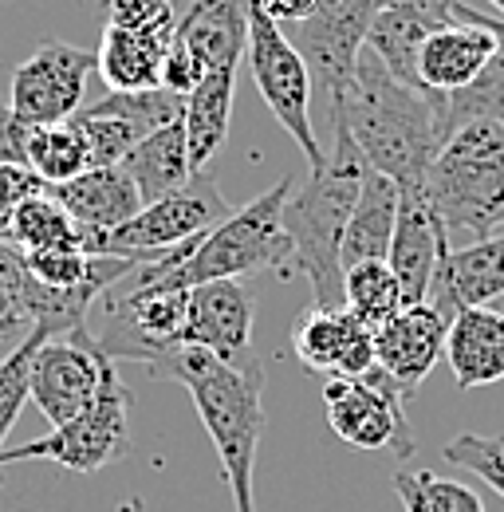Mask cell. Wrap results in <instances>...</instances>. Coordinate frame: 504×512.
<instances>
[{"label": "cell", "mask_w": 504, "mask_h": 512, "mask_svg": "<svg viewBox=\"0 0 504 512\" xmlns=\"http://www.w3.org/2000/svg\"><path fill=\"white\" fill-rule=\"evenodd\" d=\"M343 115L363 162L394 186H422L426 170L449 138L445 95L394 79L371 48H363L347 91L331 103Z\"/></svg>", "instance_id": "obj_1"}, {"label": "cell", "mask_w": 504, "mask_h": 512, "mask_svg": "<svg viewBox=\"0 0 504 512\" xmlns=\"http://www.w3.org/2000/svg\"><path fill=\"white\" fill-rule=\"evenodd\" d=\"M158 379H174L189 390L197 418L221 457V477L233 493V509L256 512V449L264 434V367L249 355L225 363L201 347H178Z\"/></svg>", "instance_id": "obj_2"}, {"label": "cell", "mask_w": 504, "mask_h": 512, "mask_svg": "<svg viewBox=\"0 0 504 512\" xmlns=\"http://www.w3.org/2000/svg\"><path fill=\"white\" fill-rule=\"evenodd\" d=\"M331 127H335V142L323 170H312V178L304 186H292L284 201V229L292 237V272L308 276L312 308H343L339 245L359 205L363 178L371 170L339 111H331Z\"/></svg>", "instance_id": "obj_3"}, {"label": "cell", "mask_w": 504, "mask_h": 512, "mask_svg": "<svg viewBox=\"0 0 504 512\" xmlns=\"http://www.w3.org/2000/svg\"><path fill=\"white\" fill-rule=\"evenodd\" d=\"M292 178L276 182L268 193L252 197L237 213H229L205 237L186 241L178 249L150 260L146 272L166 288H197L209 280H245L252 272L292 276V237L284 229V201L292 193Z\"/></svg>", "instance_id": "obj_4"}, {"label": "cell", "mask_w": 504, "mask_h": 512, "mask_svg": "<svg viewBox=\"0 0 504 512\" xmlns=\"http://www.w3.org/2000/svg\"><path fill=\"white\" fill-rule=\"evenodd\" d=\"M422 190L449 233H501L504 225V127L473 119L434 154Z\"/></svg>", "instance_id": "obj_5"}, {"label": "cell", "mask_w": 504, "mask_h": 512, "mask_svg": "<svg viewBox=\"0 0 504 512\" xmlns=\"http://www.w3.org/2000/svg\"><path fill=\"white\" fill-rule=\"evenodd\" d=\"M229 217V205L209 170L193 174L182 190L142 205L126 225L95 237V256H123L134 264L162 260L170 249L205 237Z\"/></svg>", "instance_id": "obj_6"}, {"label": "cell", "mask_w": 504, "mask_h": 512, "mask_svg": "<svg viewBox=\"0 0 504 512\" xmlns=\"http://www.w3.org/2000/svg\"><path fill=\"white\" fill-rule=\"evenodd\" d=\"M130 453V390L119 379V367L107 371L99 398L71 422L52 426L44 438L16 449H0V469L20 461H52L71 473H99Z\"/></svg>", "instance_id": "obj_7"}, {"label": "cell", "mask_w": 504, "mask_h": 512, "mask_svg": "<svg viewBox=\"0 0 504 512\" xmlns=\"http://www.w3.org/2000/svg\"><path fill=\"white\" fill-rule=\"evenodd\" d=\"M249 71L252 83L264 99V107L276 115V123L292 134V142L300 146V154L308 158L312 170H323L327 154L323 142L312 127V71L304 64V56L292 48V40L284 36L280 24H272L260 8L249 4Z\"/></svg>", "instance_id": "obj_8"}, {"label": "cell", "mask_w": 504, "mask_h": 512, "mask_svg": "<svg viewBox=\"0 0 504 512\" xmlns=\"http://www.w3.org/2000/svg\"><path fill=\"white\" fill-rule=\"evenodd\" d=\"M410 390L371 367L363 379H327L323 386V414L331 430L351 449H390L398 457L414 453L410 418H406Z\"/></svg>", "instance_id": "obj_9"}, {"label": "cell", "mask_w": 504, "mask_h": 512, "mask_svg": "<svg viewBox=\"0 0 504 512\" xmlns=\"http://www.w3.org/2000/svg\"><path fill=\"white\" fill-rule=\"evenodd\" d=\"M111 367L115 363L99 351L87 327L67 331V335H48L32 355L28 398L40 406L48 426H63L99 398Z\"/></svg>", "instance_id": "obj_10"}, {"label": "cell", "mask_w": 504, "mask_h": 512, "mask_svg": "<svg viewBox=\"0 0 504 512\" xmlns=\"http://www.w3.org/2000/svg\"><path fill=\"white\" fill-rule=\"evenodd\" d=\"M382 4L386 0H315L308 20L284 28V36L312 71V83L327 91L331 103L347 91Z\"/></svg>", "instance_id": "obj_11"}, {"label": "cell", "mask_w": 504, "mask_h": 512, "mask_svg": "<svg viewBox=\"0 0 504 512\" xmlns=\"http://www.w3.org/2000/svg\"><path fill=\"white\" fill-rule=\"evenodd\" d=\"M91 71H95V52L75 48L67 40H44L12 71L8 107L24 127L67 123L83 107Z\"/></svg>", "instance_id": "obj_12"}, {"label": "cell", "mask_w": 504, "mask_h": 512, "mask_svg": "<svg viewBox=\"0 0 504 512\" xmlns=\"http://www.w3.org/2000/svg\"><path fill=\"white\" fill-rule=\"evenodd\" d=\"M182 107H186V99L166 91V87L107 91L99 103L79 107L71 115V123L83 134L87 158H91V170H95V166H119L146 134L182 119Z\"/></svg>", "instance_id": "obj_13"}, {"label": "cell", "mask_w": 504, "mask_h": 512, "mask_svg": "<svg viewBox=\"0 0 504 512\" xmlns=\"http://www.w3.org/2000/svg\"><path fill=\"white\" fill-rule=\"evenodd\" d=\"M256 304L241 280H209L189 288V312L182 347H201L225 363H241L252 351Z\"/></svg>", "instance_id": "obj_14"}, {"label": "cell", "mask_w": 504, "mask_h": 512, "mask_svg": "<svg viewBox=\"0 0 504 512\" xmlns=\"http://www.w3.org/2000/svg\"><path fill=\"white\" fill-rule=\"evenodd\" d=\"M449 253V229L441 225L422 186H398V221L390 237L386 264L402 284L406 304H426L438 260Z\"/></svg>", "instance_id": "obj_15"}, {"label": "cell", "mask_w": 504, "mask_h": 512, "mask_svg": "<svg viewBox=\"0 0 504 512\" xmlns=\"http://www.w3.org/2000/svg\"><path fill=\"white\" fill-rule=\"evenodd\" d=\"M292 351L323 379H363L375 367V331L347 308H308L292 331Z\"/></svg>", "instance_id": "obj_16"}, {"label": "cell", "mask_w": 504, "mask_h": 512, "mask_svg": "<svg viewBox=\"0 0 504 512\" xmlns=\"http://www.w3.org/2000/svg\"><path fill=\"white\" fill-rule=\"evenodd\" d=\"M445 331L449 320L434 304H406L375 327V367L414 394L445 359Z\"/></svg>", "instance_id": "obj_17"}, {"label": "cell", "mask_w": 504, "mask_h": 512, "mask_svg": "<svg viewBox=\"0 0 504 512\" xmlns=\"http://www.w3.org/2000/svg\"><path fill=\"white\" fill-rule=\"evenodd\" d=\"M174 44L201 71L241 67L249 48V0H174Z\"/></svg>", "instance_id": "obj_18"}, {"label": "cell", "mask_w": 504, "mask_h": 512, "mask_svg": "<svg viewBox=\"0 0 504 512\" xmlns=\"http://www.w3.org/2000/svg\"><path fill=\"white\" fill-rule=\"evenodd\" d=\"M504 296V229L489 233L465 249H449L438 260L426 304H434L445 320L461 308H489Z\"/></svg>", "instance_id": "obj_19"}, {"label": "cell", "mask_w": 504, "mask_h": 512, "mask_svg": "<svg viewBox=\"0 0 504 512\" xmlns=\"http://www.w3.org/2000/svg\"><path fill=\"white\" fill-rule=\"evenodd\" d=\"M501 52V36H493L485 24L477 20H449L438 32H430V40L422 44L418 56V83L426 91L453 95L461 87H469L485 67L493 64V56Z\"/></svg>", "instance_id": "obj_20"}, {"label": "cell", "mask_w": 504, "mask_h": 512, "mask_svg": "<svg viewBox=\"0 0 504 512\" xmlns=\"http://www.w3.org/2000/svg\"><path fill=\"white\" fill-rule=\"evenodd\" d=\"M445 363L461 390L504 379V316L493 308H461L445 331Z\"/></svg>", "instance_id": "obj_21"}, {"label": "cell", "mask_w": 504, "mask_h": 512, "mask_svg": "<svg viewBox=\"0 0 504 512\" xmlns=\"http://www.w3.org/2000/svg\"><path fill=\"white\" fill-rule=\"evenodd\" d=\"M48 190L71 213V221L91 233H111L142 209V197L123 166H95V170H83L79 178H71L63 186H48Z\"/></svg>", "instance_id": "obj_22"}, {"label": "cell", "mask_w": 504, "mask_h": 512, "mask_svg": "<svg viewBox=\"0 0 504 512\" xmlns=\"http://www.w3.org/2000/svg\"><path fill=\"white\" fill-rule=\"evenodd\" d=\"M233 95H237V67L209 71V75L186 95L182 127H186V146H189V166H193V174H201V170L213 162V154L225 146L229 123H233Z\"/></svg>", "instance_id": "obj_23"}, {"label": "cell", "mask_w": 504, "mask_h": 512, "mask_svg": "<svg viewBox=\"0 0 504 512\" xmlns=\"http://www.w3.org/2000/svg\"><path fill=\"white\" fill-rule=\"evenodd\" d=\"M394 221H398V186L386 174L367 170L359 205H355V213H351V221L343 229V245H339L343 272L351 264H363V260H386L390 237H394Z\"/></svg>", "instance_id": "obj_24"}, {"label": "cell", "mask_w": 504, "mask_h": 512, "mask_svg": "<svg viewBox=\"0 0 504 512\" xmlns=\"http://www.w3.org/2000/svg\"><path fill=\"white\" fill-rule=\"evenodd\" d=\"M119 166L130 174V182H134V190L142 197V205L182 190L189 178H193L182 119H174L170 127L154 130V134H146Z\"/></svg>", "instance_id": "obj_25"}, {"label": "cell", "mask_w": 504, "mask_h": 512, "mask_svg": "<svg viewBox=\"0 0 504 512\" xmlns=\"http://www.w3.org/2000/svg\"><path fill=\"white\" fill-rule=\"evenodd\" d=\"M166 36L126 32L111 28L103 32V44L95 52V71L111 91H154L162 87V64H166Z\"/></svg>", "instance_id": "obj_26"}, {"label": "cell", "mask_w": 504, "mask_h": 512, "mask_svg": "<svg viewBox=\"0 0 504 512\" xmlns=\"http://www.w3.org/2000/svg\"><path fill=\"white\" fill-rule=\"evenodd\" d=\"M4 241H12L24 253H32V249H83V253H91V229L75 225L71 213L52 197V190L32 193L12 213Z\"/></svg>", "instance_id": "obj_27"}, {"label": "cell", "mask_w": 504, "mask_h": 512, "mask_svg": "<svg viewBox=\"0 0 504 512\" xmlns=\"http://www.w3.org/2000/svg\"><path fill=\"white\" fill-rule=\"evenodd\" d=\"M343 308L351 316H359L371 331L406 308L402 284L386 260H363L343 272Z\"/></svg>", "instance_id": "obj_28"}, {"label": "cell", "mask_w": 504, "mask_h": 512, "mask_svg": "<svg viewBox=\"0 0 504 512\" xmlns=\"http://www.w3.org/2000/svg\"><path fill=\"white\" fill-rule=\"evenodd\" d=\"M28 170L44 182V186H63L71 178H79L83 170H91L87 158V142L75 130V123H56V127H32L28 134Z\"/></svg>", "instance_id": "obj_29"}, {"label": "cell", "mask_w": 504, "mask_h": 512, "mask_svg": "<svg viewBox=\"0 0 504 512\" xmlns=\"http://www.w3.org/2000/svg\"><path fill=\"white\" fill-rule=\"evenodd\" d=\"M394 493L406 512H485L481 497L469 485L438 477L430 469H398Z\"/></svg>", "instance_id": "obj_30"}, {"label": "cell", "mask_w": 504, "mask_h": 512, "mask_svg": "<svg viewBox=\"0 0 504 512\" xmlns=\"http://www.w3.org/2000/svg\"><path fill=\"white\" fill-rule=\"evenodd\" d=\"M48 335L44 331H32L12 355L0 359V449H4V438L12 434L24 402H28V375H32V355L36 347L44 343ZM0 485H4V469H0Z\"/></svg>", "instance_id": "obj_31"}, {"label": "cell", "mask_w": 504, "mask_h": 512, "mask_svg": "<svg viewBox=\"0 0 504 512\" xmlns=\"http://www.w3.org/2000/svg\"><path fill=\"white\" fill-rule=\"evenodd\" d=\"M449 465L477 473L489 489L504 497V434H461L441 449Z\"/></svg>", "instance_id": "obj_32"}, {"label": "cell", "mask_w": 504, "mask_h": 512, "mask_svg": "<svg viewBox=\"0 0 504 512\" xmlns=\"http://www.w3.org/2000/svg\"><path fill=\"white\" fill-rule=\"evenodd\" d=\"M107 24L174 40V0H107Z\"/></svg>", "instance_id": "obj_33"}, {"label": "cell", "mask_w": 504, "mask_h": 512, "mask_svg": "<svg viewBox=\"0 0 504 512\" xmlns=\"http://www.w3.org/2000/svg\"><path fill=\"white\" fill-rule=\"evenodd\" d=\"M48 190L28 166H12V162H0V237H8V225H12V213L32 197V193Z\"/></svg>", "instance_id": "obj_34"}, {"label": "cell", "mask_w": 504, "mask_h": 512, "mask_svg": "<svg viewBox=\"0 0 504 512\" xmlns=\"http://www.w3.org/2000/svg\"><path fill=\"white\" fill-rule=\"evenodd\" d=\"M201 79H205L201 64L189 56L182 44H174V40H170V48H166V64H162V87L186 99V95L197 87V83H201Z\"/></svg>", "instance_id": "obj_35"}, {"label": "cell", "mask_w": 504, "mask_h": 512, "mask_svg": "<svg viewBox=\"0 0 504 512\" xmlns=\"http://www.w3.org/2000/svg\"><path fill=\"white\" fill-rule=\"evenodd\" d=\"M28 134L32 127H24L8 99H0V162H12V166H28Z\"/></svg>", "instance_id": "obj_36"}, {"label": "cell", "mask_w": 504, "mask_h": 512, "mask_svg": "<svg viewBox=\"0 0 504 512\" xmlns=\"http://www.w3.org/2000/svg\"><path fill=\"white\" fill-rule=\"evenodd\" d=\"M252 8H260L272 24L288 28V24H300L315 12V0H249Z\"/></svg>", "instance_id": "obj_37"}, {"label": "cell", "mask_w": 504, "mask_h": 512, "mask_svg": "<svg viewBox=\"0 0 504 512\" xmlns=\"http://www.w3.org/2000/svg\"><path fill=\"white\" fill-rule=\"evenodd\" d=\"M453 16H465V20H477V24H485L489 32H497V36H504V20H497V16H485L481 8H469V0H457V8H453Z\"/></svg>", "instance_id": "obj_38"}, {"label": "cell", "mask_w": 504, "mask_h": 512, "mask_svg": "<svg viewBox=\"0 0 504 512\" xmlns=\"http://www.w3.org/2000/svg\"><path fill=\"white\" fill-rule=\"evenodd\" d=\"M119 512H146V505H142L138 497H130V501H123V505H119Z\"/></svg>", "instance_id": "obj_39"}, {"label": "cell", "mask_w": 504, "mask_h": 512, "mask_svg": "<svg viewBox=\"0 0 504 512\" xmlns=\"http://www.w3.org/2000/svg\"><path fill=\"white\" fill-rule=\"evenodd\" d=\"M485 4H493L497 8V20H504V0H485Z\"/></svg>", "instance_id": "obj_40"}]
</instances>
